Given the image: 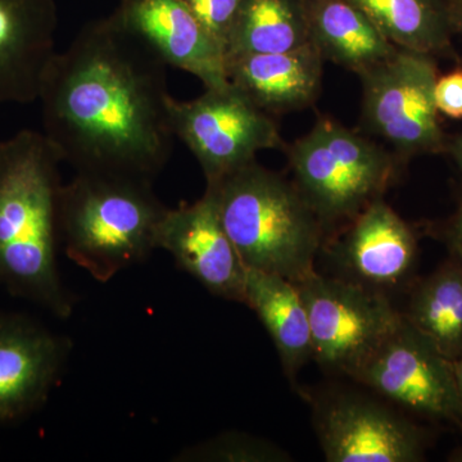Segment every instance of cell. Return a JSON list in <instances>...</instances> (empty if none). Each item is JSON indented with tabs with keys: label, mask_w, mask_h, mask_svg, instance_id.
<instances>
[{
	"label": "cell",
	"mask_w": 462,
	"mask_h": 462,
	"mask_svg": "<svg viewBox=\"0 0 462 462\" xmlns=\"http://www.w3.org/2000/svg\"><path fill=\"white\" fill-rule=\"evenodd\" d=\"M167 66L115 16L87 23L45 69L44 135L76 172L154 181L171 158Z\"/></svg>",
	"instance_id": "cell-1"
},
{
	"label": "cell",
	"mask_w": 462,
	"mask_h": 462,
	"mask_svg": "<svg viewBox=\"0 0 462 462\" xmlns=\"http://www.w3.org/2000/svg\"><path fill=\"white\" fill-rule=\"evenodd\" d=\"M60 163L44 133L0 142V289L67 319L75 298L57 266Z\"/></svg>",
	"instance_id": "cell-2"
},
{
	"label": "cell",
	"mask_w": 462,
	"mask_h": 462,
	"mask_svg": "<svg viewBox=\"0 0 462 462\" xmlns=\"http://www.w3.org/2000/svg\"><path fill=\"white\" fill-rule=\"evenodd\" d=\"M206 190L247 269L296 284L316 272L327 230L294 181L254 161Z\"/></svg>",
	"instance_id": "cell-3"
},
{
	"label": "cell",
	"mask_w": 462,
	"mask_h": 462,
	"mask_svg": "<svg viewBox=\"0 0 462 462\" xmlns=\"http://www.w3.org/2000/svg\"><path fill=\"white\" fill-rule=\"evenodd\" d=\"M167 209L154 193L153 181L76 172L60 189V245L91 278L108 282L158 249Z\"/></svg>",
	"instance_id": "cell-4"
},
{
	"label": "cell",
	"mask_w": 462,
	"mask_h": 462,
	"mask_svg": "<svg viewBox=\"0 0 462 462\" xmlns=\"http://www.w3.org/2000/svg\"><path fill=\"white\" fill-rule=\"evenodd\" d=\"M293 181L327 234L383 199L401 161L363 134L321 117L287 149Z\"/></svg>",
	"instance_id": "cell-5"
},
{
	"label": "cell",
	"mask_w": 462,
	"mask_h": 462,
	"mask_svg": "<svg viewBox=\"0 0 462 462\" xmlns=\"http://www.w3.org/2000/svg\"><path fill=\"white\" fill-rule=\"evenodd\" d=\"M363 85L361 123L400 161L446 153L447 136L438 118L434 57L397 48L387 60L357 75Z\"/></svg>",
	"instance_id": "cell-6"
},
{
	"label": "cell",
	"mask_w": 462,
	"mask_h": 462,
	"mask_svg": "<svg viewBox=\"0 0 462 462\" xmlns=\"http://www.w3.org/2000/svg\"><path fill=\"white\" fill-rule=\"evenodd\" d=\"M169 116L173 135L199 161L207 184L254 162L260 152L285 148L273 116L231 83L184 102L171 97Z\"/></svg>",
	"instance_id": "cell-7"
},
{
	"label": "cell",
	"mask_w": 462,
	"mask_h": 462,
	"mask_svg": "<svg viewBox=\"0 0 462 462\" xmlns=\"http://www.w3.org/2000/svg\"><path fill=\"white\" fill-rule=\"evenodd\" d=\"M297 285L311 325L314 360L351 379L402 319L387 294L339 276L314 272Z\"/></svg>",
	"instance_id": "cell-8"
},
{
	"label": "cell",
	"mask_w": 462,
	"mask_h": 462,
	"mask_svg": "<svg viewBox=\"0 0 462 462\" xmlns=\"http://www.w3.org/2000/svg\"><path fill=\"white\" fill-rule=\"evenodd\" d=\"M352 379L389 402L462 430L455 364L427 336L401 319Z\"/></svg>",
	"instance_id": "cell-9"
},
{
	"label": "cell",
	"mask_w": 462,
	"mask_h": 462,
	"mask_svg": "<svg viewBox=\"0 0 462 462\" xmlns=\"http://www.w3.org/2000/svg\"><path fill=\"white\" fill-rule=\"evenodd\" d=\"M314 424L328 462L425 460L427 433L394 410L363 394H328L318 400Z\"/></svg>",
	"instance_id": "cell-10"
},
{
	"label": "cell",
	"mask_w": 462,
	"mask_h": 462,
	"mask_svg": "<svg viewBox=\"0 0 462 462\" xmlns=\"http://www.w3.org/2000/svg\"><path fill=\"white\" fill-rule=\"evenodd\" d=\"M322 249L336 276L385 294L411 279L419 252L412 227L383 199L337 229Z\"/></svg>",
	"instance_id": "cell-11"
},
{
	"label": "cell",
	"mask_w": 462,
	"mask_h": 462,
	"mask_svg": "<svg viewBox=\"0 0 462 462\" xmlns=\"http://www.w3.org/2000/svg\"><path fill=\"white\" fill-rule=\"evenodd\" d=\"M157 247L169 252L182 272L212 296L245 302L247 267L225 231L208 190L194 203L167 209Z\"/></svg>",
	"instance_id": "cell-12"
},
{
	"label": "cell",
	"mask_w": 462,
	"mask_h": 462,
	"mask_svg": "<svg viewBox=\"0 0 462 462\" xmlns=\"http://www.w3.org/2000/svg\"><path fill=\"white\" fill-rule=\"evenodd\" d=\"M71 342L29 316L0 311V422H14L44 406Z\"/></svg>",
	"instance_id": "cell-13"
},
{
	"label": "cell",
	"mask_w": 462,
	"mask_h": 462,
	"mask_svg": "<svg viewBox=\"0 0 462 462\" xmlns=\"http://www.w3.org/2000/svg\"><path fill=\"white\" fill-rule=\"evenodd\" d=\"M114 14L167 66L196 76L206 89L230 84L223 45L181 0H118Z\"/></svg>",
	"instance_id": "cell-14"
},
{
	"label": "cell",
	"mask_w": 462,
	"mask_h": 462,
	"mask_svg": "<svg viewBox=\"0 0 462 462\" xmlns=\"http://www.w3.org/2000/svg\"><path fill=\"white\" fill-rule=\"evenodd\" d=\"M57 26L54 0H0V105L38 100Z\"/></svg>",
	"instance_id": "cell-15"
},
{
	"label": "cell",
	"mask_w": 462,
	"mask_h": 462,
	"mask_svg": "<svg viewBox=\"0 0 462 462\" xmlns=\"http://www.w3.org/2000/svg\"><path fill=\"white\" fill-rule=\"evenodd\" d=\"M324 62L310 42L282 53L227 57L226 71L234 87L273 116L314 105L320 96Z\"/></svg>",
	"instance_id": "cell-16"
},
{
	"label": "cell",
	"mask_w": 462,
	"mask_h": 462,
	"mask_svg": "<svg viewBox=\"0 0 462 462\" xmlns=\"http://www.w3.org/2000/svg\"><path fill=\"white\" fill-rule=\"evenodd\" d=\"M310 42L322 60L360 75L397 47L351 0H306Z\"/></svg>",
	"instance_id": "cell-17"
},
{
	"label": "cell",
	"mask_w": 462,
	"mask_h": 462,
	"mask_svg": "<svg viewBox=\"0 0 462 462\" xmlns=\"http://www.w3.org/2000/svg\"><path fill=\"white\" fill-rule=\"evenodd\" d=\"M245 305L254 310L272 337L287 378H296L314 358L311 325L296 282L247 269Z\"/></svg>",
	"instance_id": "cell-18"
},
{
	"label": "cell",
	"mask_w": 462,
	"mask_h": 462,
	"mask_svg": "<svg viewBox=\"0 0 462 462\" xmlns=\"http://www.w3.org/2000/svg\"><path fill=\"white\" fill-rule=\"evenodd\" d=\"M310 42L306 0H242L226 42V58L282 53Z\"/></svg>",
	"instance_id": "cell-19"
},
{
	"label": "cell",
	"mask_w": 462,
	"mask_h": 462,
	"mask_svg": "<svg viewBox=\"0 0 462 462\" xmlns=\"http://www.w3.org/2000/svg\"><path fill=\"white\" fill-rule=\"evenodd\" d=\"M394 47L436 56L451 50L448 0H351Z\"/></svg>",
	"instance_id": "cell-20"
},
{
	"label": "cell",
	"mask_w": 462,
	"mask_h": 462,
	"mask_svg": "<svg viewBox=\"0 0 462 462\" xmlns=\"http://www.w3.org/2000/svg\"><path fill=\"white\" fill-rule=\"evenodd\" d=\"M403 316L446 357L457 360L462 355V263L451 257L419 282Z\"/></svg>",
	"instance_id": "cell-21"
},
{
	"label": "cell",
	"mask_w": 462,
	"mask_h": 462,
	"mask_svg": "<svg viewBox=\"0 0 462 462\" xmlns=\"http://www.w3.org/2000/svg\"><path fill=\"white\" fill-rule=\"evenodd\" d=\"M175 461L288 462L291 455L263 438L230 431L211 438L176 455Z\"/></svg>",
	"instance_id": "cell-22"
},
{
	"label": "cell",
	"mask_w": 462,
	"mask_h": 462,
	"mask_svg": "<svg viewBox=\"0 0 462 462\" xmlns=\"http://www.w3.org/2000/svg\"><path fill=\"white\" fill-rule=\"evenodd\" d=\"M207 32L223 45L226 42L242 0H181Z\"/></svg>",
	"instance_id": "cell-23"
},
{
	"label": "cell",
	"mask_w": 462,
	"mask_h": 462,
	"mask_svg": "<svg viewBox=\"0 0 462 462\" xmlns=\"http://www.w3.org/2000/svg\"><path fill=\"white\" fill-rule=\"evenodd\" d=\"M434 100L439 114L449 118H462V71L438 79L434 88Z\"/></svg>",
	"instance_id": "cell-24"
},
{
	"label": "cell",
	"mask_w": 462,
	"mask_h": 462,
	"mask_svg": "<svg viewBox=\"0 0 462 462\" xmlns=\"http://www.w3.org/2000/svg\"><path fill=\"white\" fill-rule=\"evenodd\" d=\"M443 238L451 257L462 263V199L454 216L446 224Z\"/></svg>",
	"instance_id": "cell-25"
},
{
	"label": "cell",
	"mask_w": 462,
	"mask_h": 462,
	"mask_svg": "<svg viewBox=\"0 0 462 462\" xmlns=\"http://www.w3.org/2000/svg\"><path fill=\"white\" fill-rule=\"evenodd\" d=\"M446 153L452 157L456 166L462 173V133L454 138L447 139Z\"/></svg>",
	"instance_id": "cell-26"
},
{
	"label": "cell",
	"mask_w": 462,
	"mask_h": 462,
	"mask_svg": "<svg viewBox=\"0 0 462 462\" xmlns=\"http://www.w3.org/2000/svg\"><path fill=\"white\" fill-rule=\"evenodd\" d=\"M455 33L462 35V2H448Z\"/></svg>",
	"instance_id": "cell-27"
},
{
	"label": "cell",
	"mask_w": 462,
	"mask_h": 462,
	"mask_svg": "<svg viewBox=\"0 0 462 462\" xmlns=\"http://www.w3.org/2000/svg\"><path fill=\"white\" fill-rule=\"evenodd\" d=\"M454 364L456 380H457L458 392H460V397L462 401V355L457 358V360L454 361Z\"/></svg>",
	"instance_id": "cell-28"
},
{
	"label": "cell",
	"mask_w": 462,
	"mask_h": 462,
	"mask_svg": "<svg viewBox=\"0 0 462 462\" xmlns=\"http://www.w3.org/2000/svg\"><path fill=\"white\" fill-rule=\"evenodd\" d=\"M462 431V430H461ZM452 462H462V445L456 451L452 452L448 458Z\"/></svg>",
	"instance_id": "cell-29"
},
{
	"label": "cell",
	"mask_w": 462,
	"mask_h": 462,
	"mask_svg": "<svg viewBox=\"0 0 462 462\" xmlns=\"http://www.w3.org/2000/svg\"><path fill=\"white\" fill-rule=\"evenodd\" d=\"M448 2H462V0H448Z\"/></svg>",
	"instance_id": "cell-30"
}]
</instances>
